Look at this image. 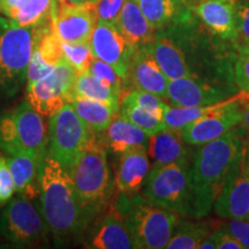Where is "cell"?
<instances>
[{"label": "cell", "mask_w": 249, "mask_h": 249, "mask_svg": "<svg viewBox=\"0 0 249 249\" xmlns=\"http://www.w3.org/2000/svg\"><path fill=\"white\" fill-rule=\"evenodd\" d=\"M39 200L40 213L59 241L79 235L90 223L68 171L49 155L40 166Z\"/></svg>", "instance_id": "6da1fadb"}, {"label": "cell", "mask_w": 249, "mask_h": 249, "mask_svg": "<svg viewBox=\"0 0 249 249\" xmlns=\"http://www.w3.org/2000/svg\"><path fill=\"white\" fill-rule=\"evenodd\" d=\"M247 130L234 127L213 141L200 145L193 157L192 178L196 218L208 216L213 208L235 158L246 147Z\"/></svg>", "instance_id": "7a4b0ae2"}, {"label": "cell", "mask_w": 249, "mask_h": 249, "mask_svg": "<svg viewBox=\"0 0 249 249\" xmlns=\"http://www.w3.org/2000/svg\"><path fill=\"white\" fill-rule=\"evenodd\" d=\"M123 195L114 208L124 217L135 242V248L163 249L170 239L181 216L166 208L151 203L138 193Z\"/></svg>", "instance_id": "3957f363"}, {"label": "cell", "mask_w": 249, "mask_h": 249, "mask_svg": "<svg viewBox=\"0 0 249 249\" xmlns=\"http://www.w3.org/2000/svg\"><path fill=\"white\" fill-rule=\"evenodd\" d=\"M67 171L81 204L91 220L108 204L113 188L107 149L95 134Z\"/></svg>", "instance_id": "277c9868"}, {"label": "cell", "mask_w": 249, "mask_h": 249, "mask_svg": "<svg viewBox=\"0 0 249 249\" xmlns=\"http://www.w3.org/2000/svg\"><path fill=\"white\" fill-rule=\"evenodd\" d=\"M142 195L151 203L181 217L196 218L191 160L151 166L142 186Z\"/></svg>", "instance_id": "5b68a950"}, {"label": "cell", "mask_w": 249, "mask_h": 249, "mask_svg": "<svg viewBox=\"0 0 249 249\" xmlns=\"http://www.w3.org/2000/svg\"><path fill=\"white\" fill-rule=\"evenodd\" d=\"M48 145L44 120L28 101L0 117V148L5 152L34 156L42 164L48 156Z\"/></svg>", "instance_id": "8992f818"}, {"label": "cell", "mask_w": 249, "mask_h": 249, "mask_svg": "<svg viewBox=\"0 0 249 249\" xmlns=\"http://www.w3.org/2000/svg\"><path fill=\"white\" fill-rule=\"evenodd\" d=\"M36 28L18 27L0 18V99L12 98L27 82Z\"/></svg>", "instance_id": "52a82bcc"}, {"label": "cell", "mask_w": 249, "mask_h": 249, "mask_svg": "<svg viewBox=\"0 0 249 249\" xmlns=\"http://www.w3.org/2000/svg\"><path fill=\"white\" fill-rule=\"evenodd\" d=\"M90 132L70 103L50 117L48 155L68 170L88 144Z\"/></svg>", "instance_id": "ba28073f"}, {"label": "cell", "mask_w": 249, "mask_h": 249, "mask_svg": "<svg viewBox=\"0 0 249 249\" xmlns=\"http://www.w3.org/2000/svg\"><path fill=\"white\" fill-rule=\"evenodd\" d=\"M76 75L75 70L62 61L50 75L28 83V102L40 116L52 117L74 97Z\"/></svg>", "instance_id": "9c48e42d"}, {"label": "cell", "mask_w": 249, "mask_h": 249, "mask_svg": "<svg viewBox=\"0 0 249 249\" xmlns=\"http://www.w3.org/2000/svg\"><path fill=\"white\" fill-rule=\"evenodd\" d=\"M49 227L40 211L26 197H15L0 214V233L17 246L35 244L44 238Z\"/></svg>", "instance_id": "30bf717a"}, {"label": "cell", "mask_w": 249, "mask_h": 249, "mask_svg": "<svg viewBox=\"0 0 249 249\" xmlns=\"http://www.w3.org/2000/svg\"><path fill=\"white\" fill-rule=\"evenodd\" d=\"M240 92L235 83L188 76L169 81L166 99L173 107H205L225 102Z\"/></svg>", "instance_id": "8fae6325"}, {"label": "cell", "mask_w": 249, "mask_h": 249, "mask_svg": "<svg viewBox=\"0 0 249 249\" xmlns=\"http://www.w3.org/2000/svg\"><path fill=\"white\" fill-rule=\"evenodd\" d=\"M213 209L217 216L224 219H249V172L246 147L232 164Z\"/></svg>", "instance_id": "7c38bea8"}, {"label": "cell", "mask_w": 249, "mask_h": 249, "mask_svg": "<svg viewBox=\"0 0 249 249\" xmlns=\"http://www.w3.org/2000/svg\"><path fill=\"white\" fill-rule=\"evenodd\" d=\"M248 95L249 93L241 91L226 107L182 128V138L187 144L200 147L220 138L229 130L241 124L245 111L244 101Z\"/></svg>", "instance_id": "4fadbf2b"}, {"label": "cell", "mask_w": 249, "mask_h": 249, "mask_svg": "<svg viewBox=\"0 0 249 249\" xmlns=\"http://www.w3.org/2000/svg\"><path fill=\"white\" fill-rule=\"evenodd\" d=\"M93 58L103 60L118 71L124 82L128 79L129 64L135 49L129 45L116 24L97 22L89 39Z\"/></svg>", "instance_id": "5bb4252c"}, {"label": "cell", "mask_w": 249, "mask_h": 249, "mask_svg": "<svg viewBox=\"0 0 249 249\" xmlns=\"http://www.w3.org/2000/svg\"><path fill=\"white\" fill-rule=\"evenodd\" d=\"M97 23L95 4L82 6H58L53 28L61 39L67 43L89 42Z\"/></svg>", "instance_id": "9a60e30c"}, {"label": "cell", "mask_w": 249, "mask_h": 249, "mask_svg": "<svg viewBox=\"0 0 249 249\" xmlns=\"http://www.w3.org/2000/svg\"><path fill=\"white\" fill-rule=\"evenodd\" d=\"M236 1L238 0H197L193 4V12L213 35L236 44Z\"/></svg>", "instance_id": "2e32d148"}, {"label": "cell", "mask_w": 249, "mask_h": 249, "mask_svg": "<svg viewBox=\"0 0 249 249\" xmlns=\"http://www.w3.org/2000/svg\"><path fill=\"white\" fill-rule=\"evenodd\" d=\"M136 90H143L166 99L169 79L145 46L135 49L129 64L128 79Z\"/></svg>", "instance_id": "e0dca14e"}, {"label": "cell", "mask_w": 249, "mask_h": 249, "mask_svg": "<svg viewBox=\"0 0 249 249\" xmlns=\"http://www.w3.org/2000/svg\"><path fill=\"white\" fill-rule=\"evenodd\" d=\"M114 185L120 194L133 195L142 189L150 171L147 147L139 145L119 155Z\"/></svg>", "instance_id": "ac0fdd59"}, {"label": "cell", "mask_w": 249, "mask_h": 249, "mask_svg": "<svg viewBox=\"0 0 249 249\" xmlns=\"http://www.w3.org/2000/svg\"><path fill=\"white\" fill-rule=\"evenodd\" d=\"M87 247L92 249H133L135 242L124 217L116 208L99 220L90 233Z\"/></svg>", "instance_id": "d6986e66"}, {"label": "cell", "mask_w": 249, "mask_h": 249, "mask_svg": "<svg viewBox=\"0 0 249 249\" xmlns=\"http://www.w3.org/2000/svg\"><path fill=\"white\" fill-rule=\"evenodd\" d=\"M138 4L156 31L185 22L194 15L192 0H139Z\"/></svg>", "instance_id": "ffe728a7"}, {"label": "cell", "mask_w": 249, "mask_h": 249, "mask_svg": "<svg viewBox=\"0 0 249 249\" xmlns=\"http://www.w3.org/2000/svg\"><path fill=\"white\" fill-rule=\"evenodd\" d=\"M148 156L152 166H161L178 161L189 160V150L181 130L166 128L149 135Z\"/></svg>", "instance_id": "44dd1931"}, {"label": "cell", "mask_w": 249, "mask_h": 249, "mask_svg": "<svg viewBox=\"0 0 249 249\" xmlns=\"http://www.w3.org/2000/svg\"><path fill=\"white\" fill-rule=\"evenodd\" d=\"M145 48L152 54L169 80L192 76L182 51L164 33L156 31L154 40L145 45Z\"/></svg>", "instance_id": "7402d4cb"}, {"label": "cell", "mask_w": 249, "mask_h": 249, "mask_svg": "<svg viewBox=\"0 0 249 249\" xmlns=\"http://www.w3.org/2000/svg\"><path fill=\"white\" fill-rule=\"evenodd\" d=\"M116 27L133 49L148 45L154 40L156 30L142 13L138 1L126 0Z\"/></svg>", "instance_id": "603a6c76"}, {"label": "cell", "mask_w": 249, "mask_h": 249, "mask_svg": "<svg viewBox=\"0 0 249 249\" xmlns=\"http://www.w3.org/2000/svg\"><path fill=\"white\" fill-rule=\"evenodd\" d=\"M13 177L15 192L28 200L39 196V172L42 164L30 155H14L7 158Z\"/></svg>", "instance_id": "cb8c5ba5"}, {"label": "cell", "mask_w": 249, "mask_h": 249, "mask_svg": "<svg viewBox=\"0 0 249 249\" xmlns=\"http://www.w3.org/2000/svg\"><path fill=\"white\" fill-rule=\"evenodd\" d=\"M149 135L120 113L117 114L104 133V142L108 150L120 155L139 145L148 144Z\"/></svg>", "instance_id": "d4e9b609"}, {"label": "cell", "mask_w": 249, "mask_h": 249, "mask_svg": "<svg viewBox=\"0 0 249 249\" xmlns=\"http://www.w3.org/2000/svg\"><path fill=\"white\" fill-rule=\"evenodd\" d=\"M70 104L74 107L81 119L85 121L90 132L95 135L105 132L119 113V110L111 105L76 95H74Z\"/></svg>", "instance_id": "484cf974"}, {"label": "cell", "mask_w": 249, "mask_h": 249, "mask_svg": "<svg viewBox=\"0 0 249 249\" xmlns=\"http://www.w3.org/2000/svg\"><path fill=\"white\" fill-rule=\"evenodd\" d=\"M213 225V220H180L166 249H198L201 242L217 229Z\"/></svg>", "instance_id": "4316f807"}, {"label": "cell", "mask_w": 249, "mask_h": 249, "mask_svg": "<svg viewBox=\"0 0 249 249\" xmlns=\"http://www.w3.org/2000/svg\"><path fill=\"white\" fill-rule=\"evenodd\" d=\"M235 97L227 99L225 102L217 103V104L205 105V107H173V105L171 104H165L163 108V120L167 128L181 130L182 128H185L186 126H188L189 124L194 123V121L201 119V118L203 117L209 116L210 113H213V112L226 107V105Z\"/></svg>", "instance_id": "83f0119b"}, {"label": "cell", "mask_w": 249, "mask_h": 249, "mask_svg": "<svg viewBox=\"0 0 249 249\" xmlns=\"http://www.w3.org/2000/svg\"><path fill=\"white\" fill-rule=\"evenodd\" d=\"M74 95L95 99L120 110V95L112 87L96 79L89 71L79 73L74 83Z\"/></svg>", "instance_id": "f1b7e54d"}, {"label": "cell", "mask_w": 249, "mask_h": 249, "mask_svg": "<svg viewBox=\"0 0 249 249\" xmlns=\"http://www.w3.org/2000/svg\"><path fill=\"white\" fill-rule=\"evenodd\" d=\"M57 12V0H28L12 22L18 27L37 28L53 22Z\"/></svg>", "instance_id": "f546056e"}, {"label": "cell", "mask_w": 249, "mask_h": 249, "mask_svg": "<svg viewBox=\"0 0 249 249\" xmlns=\"http://www.w3.org/2000/svg\"><path fill=\"white\" fill-rule=\"evenodd\" d=\"M119 113L130 123L136 124L139 128L144 130L148 135H152L167 128L161 114L155 113L147 108L135 107V105H120Z\"/></svg>", "instance_id": "4dcf8cb0"}, {"label": "cell", "mask_w": 249, "mask_h": 249, "mask_svg": "<svg viewBox=\"0 0 249 249\" xmlns=\"http://www.w3.org/2000/svg\"><path fill=\"white\" fill-rule=\"evenodd\" d=\"M62 53L67 64L75 70L77 74L87 73L93 59L89 42L86 43H67L61 42Z\"/></svg>", "instance_id": "1f68e13d"}, {"label": "cell", "mask_w": 249, "mask_h": 249, "mask_svg": "<svg viewBox=\"0 0 249 249\" xmlns=\"http://www.w3.org/2000/svg\"><path fill=\"white\" fill-rule=\"evenodd\" d=\"M165 104L166 103L163 99L154 93L136 89L124 92L120 99V105H135V107L147 108V110L161 114V116H163Z\"/></svg>", "instance_id": "d6a6232c"}, {"label": "cell", "mask_w": 249, "mask_h": 249, "mask_svg": "<svg viewBox=\"0 0 249 249\" xmlns=\"http://www.w3.org/2000/svg\"><path fill=\"white\" fill-rule=\"evenodd\" d=\"M89 73L96 77V79L103 81L107 85L112 87L121 96L124 95V81L121 77L118 71L114 70L113 66H111L107 62L99 60L97 58H93L91 65L89 67Z\"/></svg>", "instance_id": "836d02e7"}, {"label": "cell", "mask_w": 249, "mask_h": 249, "mask_svg": "<svg viewBox=\"0 0 249 249\" xmlns=\"http://www.w3.org/2000/svg\"><path fill=\"white\" fill-rule=\"evenodd\" d=\"M233 76L239 90L249 93V48L238 50L233 67Z\"/></svg>", "instance_id": "e575fe53"}, {"label": "cell", "mask_w": 249, "mask_h": 249, "mask_svg": "<svg viewBox=\"0 0 249 249\" xmlns=\"http://www.w3.org/2000/svg\"><path fill=\"white\" fill-rule=\"evenodd\" d=\"M236 34L238 48H249V0L236 1Z\"/></svg>", "instance_id": "d590c367"}, {"label": "cell", "mask_w": 249, "mask_h": 249, "mask_svg": "<svg viewBox=\"0 0 249 249\" xmlns=\"http://www.w3.org/2000/svg\"><path fill=\"white\" fill-rule=\"evenodd\" d=\"M126 0H97L95 2L97 22L116 24Z\"/></svg>", "instance_id": "8d00e7d4"}, {"label": "cell", "mask_w": 249, "mask_h": 249, "mask_svg": "<svg viewBox=\"0 0 249 249\" xmlns=\"http://www.w3.org/2000/svg\"><path fill=\"white\" fill-rule=\"evenodd\" d=\"M53 70L54 66H51L48 62H45L40 57L39 52L36 49H33V53H31L29 65H28L27 85L34 82V81L46 77L53 71Z\"/></svg>", "instance_id": "74e56055"}, {"label": "cell", "mask_w": 249, "mask_h": 249, "mask_svg": "<svg viewBox=\"0 0 249 249\" xmlns=\"http://www.w3.org/2000/svg\"><path fill=\"white\" fill-rule=\"evenodd\" d=\"M15 192V185L7 160L0 157V204H5L11 200Z\"/></svg>", "instance_id": "f35d334b"}, {"label": "cell", "mask_w": 249, "mask_h": 249, "mask_svg": "<svg viewBox=\"0 0 249 249\" xmlns=\"http://www.w3.org/2000/svg\"><path fill=\"white\" fill-rule=\"evenodd\" d=\"M213 236L217 249H245L241 242L224 225L214 230Z\"/></svg>", "instance_id": "ab89813d"}, {"label": "cell", "mask_w": 249, "mask_h": 249, "mask_svg": "<svg viewBox=\"0 0 249 249\" xmlns=\"http://www.w3.org/2000/svg\"><path fill=\"white\" fill-rule=\"evenodd\" d=\"M224 226L241 242L245 249H249V219H229Z\"/></svg>", "instance_id": "60d3db41"}, {"label": "cell", "mask_w": 249, "mask_h": 249, "mask_svg": "<svg viewBox=\"0 0 249 249\" xmlns=\"http://www.w3.org/2000/svg\"><path fill=\"white\" fill-rule=\"evenodd\" d=\"M28 0H0V11L6 17L13 18L18 12L27 4Z\"/></svg>", "instance_id": "b9f144b4"}, {"label": "cell", "mask_w": 249, "mask_h": 249, "mask_svg": "<svg viewBox=\"0 0 249 249\" xmlns=\"http://www.w3.org/2000/svg\"><path fill=\"white\" fill-rule=\"evenodd\" d=\"M93 4V0H57L58 6H82Z\"/></svg>", "instance_id": "7bdbcfd3"}, {"label": "cell", "mask_w": 249, "mask_h": 249, "mask_svg": "<svg viewBox=\"0 0 249 249\" xmlns=\"http://www.w3.org/2000/svg\"><path fill=\"white\" fill-rule=\"evenodd\" d=\"M198 249H217L216 246V241H214V236H213V232L211 233L204 239L203 241L201 242V245L198 246Z\"/></svg>", "instance_id": "ee69618b"}, {"label": "cell", "mask_w": 249, "mask_h": 249, "mask_svg": "<svg viewBox=\"0 0 249 249\" xmlns=\"http://www.w3.org/2000/svg\"><path fill=\"white\" fill-rule=\"evenodd\" d=\"M244 128L247 130V133H249V103L245 105V111H244V119H242L241 123Z\"/></svg>", "instance_id": "f6af8a7d"}, {"label": "cell", "mask_w": 249, "mask_h": 249, "mask_svg": "<svg viewBox=\"0 0 249 249\" xmlns=\"http://www.w3.org/2000/svg\"><path fill=\"white\" fill-rule=\"evenodd\" d=\"M246 161H247V167L249 172V139L247 141V144H246Z\"/></svg>", "instance_id": "bcb514c9"}, {"label": "cell", "mask_w": 249, "mask_h": 249, "mask_svg": "<svg viewBox=\"0 0 249 249\" xmlns=\"http://www.w3.org/2000/svg\"><path fill=\"white\" fill-rule=\"evenodd\" d=\"M96 1H97V0H93V4H95V2H96Z\"/></svg>", "instance_id": "7dc6e473"}, {"label": "cell", "mask_w": 249, "mask_h": 249, "mask_svg": "<svg viewBox=\"0 0 249 249\" xmlns=\"http://www.w3.org/2000/svg\"><path fill=\"white\" fill-rule=\"evenodd\" d=\"M134 1H139V0H134Z\"/></svg>", "instance_id": "c3c4849f"}, {"label": "cell", "mask_w": 249, "mask_h": 249, "mask_svg": "<svg viewBox=\"0 0 249 249\" xmlns=\"http://www.w3.org/2000/svg\"><path fill=\"white\" fill-rule=\"evenodd\" d=\"M192 1H194V2H195V0H192Z\"/></svg>", "instance_id": "681fc988"}, {"label": "cell", "mask_w": 249, "mask_h": 249, "mask_svg": "<svg viewBox=\"0 0 249 249\" xmlns=\"http://www.w3.org/2000/svg\"><path fill=\"white\" fill-rule=\"evenodd\" d=\"M195 1H197V0H195Z\"/></svg>", "instance_id": "f907efd6"}]
</instances>
